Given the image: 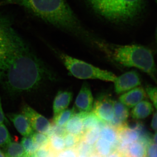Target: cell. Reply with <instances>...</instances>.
<instances>
[{
  "mask_svg": "<svg viewBox=\"0 0 157 157\" xmlns=\"http://www.w3.org/2000/svg\"><path fill=\"white\" fill-rule=\"evenodd\" d=\"M52 78L10 20L0 14V84L15 95L35 90Z\"/></svg>",
  "mask_w": 157,
  "mask_h": 157,
  "instance_id": "1",
  "label": "cell"
},
{
  "mask_svg": "<svg viewBox=\"0 0 157 157\" xmlns=\"http://www.w3.org/2000/svg\"><path fill=\"white\" fill-rule=\"evenodd\" d=\"M16 5L44 21L77 36L89 37L66 0H4L0 6Z\"/></svg>",
  "mask_w": 157,
  "mask_h": 157,
  "instance_id": "2",
  "label": "cell"
},
{
  "mask_svg": "<svg viewBox=\"0 0 157 157\" xmlns=\"http://www.w3.org/2000/svg\"><path fill=\"white\" fill-rule=\"evenodd\" d=\"M94 43L113 63L123 67L137 68L156 82L154 58L149 48L138 45H113L98 40Z\"/></svg>",
  "mask_w": 157,
  "mask_h": 157,
  "instance_id": "3",
  "label": "cell"
},
{
  "mask_svg": "<svg viewBox=\"0 0 157 157\" xmlns=\"http://www.w3.org/2000/svg\"><path fill=\"white\" fill-rule=\"evenodd\" d=\"M86 1L91 9L99 17L119 25L136 24L146 11V0Z\"/></svg>",
  "mask_w": 157,
  "mask_h": 157,
  "instance_id": "4",
  "label": "cell"
},
{
  "mask_svg": "<svg viewBox=\"0 0 157 157\" xmlns=\"http://www.w3.org/2000/svg\"><path fill=\"white\" fill-rule=\"evenodd\" d=\"M59 55L70 74L80 79H98L113 82L117 76L107 70H101L93 65L63 53Z\"/></svg>",
  "mask_w": 157,
  "mask_h": 157,
  "instance_id": "5",
  "label": "cell"
},
{
  "mask_svg": "<svg viewBox=\"0 0 157 157\" xmlns=\"http://www.w3.org/2000/svg\"><path fill=\"white\" fill-rule=\"evenodd\" d=\"M114 102L108 94H101L94 102L92 111L103 123L110 124L113 120Z\"/></svg>",
  "mask_w": 157,
  "mask_h": 157,
  "instance_id": "6",
  "label": "cell"
},
{
  "mask_svg": "<svg viewBox=\"0 0 157 157\" xmlns=\"http://www.w3.org/2000/svg\"><path fill=\"white\" fill-rule=\"evenodd\" d=\"M22 114L28 119L34 131L48 135L52 123L46 118L28 105H25L23 107Z\"/></svg>",
  "mask_w": 157,
  "mask_h": 157,
  "instance_id": "7",
  "label": "cell"
},
{
  "mask_svg": "<svg viewBox=\"0 0 157 157\" xmlns=\"http://www.w3.org/2000/svg\"><path fill=\"white\" fill-rule=\"evenodd\" d=\"M115 91L121 94L133 89L141 84L140 75L137 71L132 70L117 77L114 81Z\"/></svg>",
  "mask_w": 157,
  "mask_h": 157,
  "instance_id": "8",
  "label": "cell"
},
{
  "mask_svg": "<svg viewBox=\"0 0 157 157\" xmlns=\"http://www.w3.org/2000/svg\"><path fill=\"white\" fill-rule=\"evenodd\" d=\"M94 105V98L90 86L87 83L82 85L75 101L76 113L90 112L92 111Z\"/></svg>",
  "mask_w": 157,
  "mask_h": 157,
  "instance_id": "9",
  "label": "cell"
},
{
  "mask_svg": "<svg viewBox=\"0 0 157 157\" xmlns=\"http://www.w3.org/2000/svg\"><path fill=\"white\" fill-rule=\"evenodd\" d=\"M118 141H119V151L122 153L126 151L128 147L131 144L137 141L140 137V133L137 126L130 128L128 124L118 130Z\"/></svg>",
  "mask_w": 157,
  "mask_h": 157,
  "instance_id": "10",
  "label": "cell"
},
{
  "mask_svg": "<svg viewBox=\"0 0 157 157\" xmlns=\"http://www.w3.org/2000/svg\"><path fill=\"white\" fill-rule=\"evenodd\" d=\"M146 98V93L142 87L135 88L122 95L119 101L128 108H132Z\"/></svg>",
  "mask_w": 157,
  "mask_h": 157,
  "instance_id": "11",
  "label": "cell"
},
{
  "mask_svg": "<svg viewBox=\"0 0 157 157\" xmlns=\"http://www.w3.org/2000/svg\"><path fill=\"white\" fill-rule=\"evenodd\" d=\"M8 117L21 135L24 137H28L32 136L33 134V129L28 119L23 114L11 113L9 114Z\"/></svg>",
  "mask_w": 157,
  "mask_h": 157,
  "instance_id": "12",
  "label": "cell"
},
{
  "mask_svg": "<svg viewBox=\"0 0 157 157\" xmlns=\"http://www.w3.org/2000/svg\"><path fill=\"white\" fill-rule=\"evenodd\" d=\"M114 118L109 124L117 130L126 125L127 121L129 117L128 108L120 101L114 102Z\"/></svg>",
  "mask_w": 157,
  "mask_h": 157,
  "instance_id": "13",
  "label": "cell"
},
{
  "mask_svg": "<svg viewBox=\"0 0 157 157\" xmlns=\"http://www.w3.org/2000/svg\"><path fill=\"white\" fill-rule=\"evenodd\" d=\"M73 99V94L67 91H59L57 94L53 104L54 116L67 109Z\"/></svg>",
  "mask_w": 157,
  "mask_h": 157,
  "instance_id": "14",
  "label": "cell"
},
{
  "mask_svg": "<svg viewBox=\"0 0 157 157\" xmlns=\"http://www.w3.org/2000/svg\"><path fill=\"white\" fill-rule=\"evenodd\" d=\"M154 111L151 103L142 101L134 107L131 112L132 117L135 120H141L148 117Z\"/></svg>",
  "mask_w": 157,
  "mask_h": 157,
  "instance_id": "15",
  "label": "cell"
},
{
  "mask_svg": "<svg viewBox=\"0 0 157 157\" xmlns=\"http://www.w3.org/2000/svg\"><path fill=\"white\" fill-rule=\"evenodd\" d=\"M65 128L67 133L81 137L84 132L82 120L76 113L66 124Z\"/></svg>",
  "mask_w": 157,
  "mask_h": 157,
  "instance_id": "16",
  "label": "cell"
},
{
  "mask_svg": "<svg viewBox=\"0 0 157 157\" xmlns=\"http://www.w3.org/2000/svg\"><path fill=\"white\" fill-rule=\"evenodd\" d=\"M100 137L112 145H114L118 141V132L111 125L103 123L101 126Z\"/></svg>",
  "mask_w": 157,
  "mask_h": 157,
  "instance_id": "17",
  "label": "cell"
},
{
  "mask_svg": "<svg viewBox=\"0 0 157 157\" xmlns=\"http://www.w3.org/2000/svg\"><path fill=\"white\" fill-rule=\"evenodd\" d=\"M5 153L6 157H24L26 156L21 144L11 141L5 147Z\"/></svg>",
  "mask_w": 157,
  "mask_h": 157,
  "instance_id": "18",
  "label": "cell"
},
{
  "mask_svg": "<svg viewBox=\"0 0 157 157\" xmlns=\"http://www.w3.org/2000/svg\"><path fill=\"white\" fill-rule=\"evenodd\" d=\"M146 149L143 142L136 141L131 144L127 147L126 156L128 157H145Z\"/></svg>",
  "mask_w": 157,
  "mask_h": 157,
  "instance_id": "19",
  "label": "cell"
},
{
  "mask_svg": "<svg viewBox=\"0 0 157 157\" xmlns=\"http://www.w3.org/2000/svg\"><path fill=\"white\" fill-rule=\"evenodd\" d=\"M76 113L74 107L72 109H65L57 115L54 116L53 123L59 126L65 127L68 121Z\"/></svg>",
  "mask_w": 157,
  "mask_h": 157,
  "instance_id": "20",
  "label": "cell"
},
{
  "mask_svg": "<svg viewBox=\"0 0 157 157\" xmlns=\"http://www.w3.org/2000/svg\"><path fill=\"white\" fill-rule=\"evenodd\" d=\"M112 144L101 137H99L94 144L95 152L101 157H106L111 153Z\"/></svg>",
  "mask_w": 157,
  "mask_h": 157,
  "instance_id": "21",
  "label": "cell"
},
{
  "mask_svg": "<svg viewBox=\"0 0 157 157\" xmlns=\"http://www.w3.org/2000/svg\"><path fill=\"white\" fill-rule=\"evenodd\" d=\"M101 125L85 131L82 136L81 140L92 146L94 145L100 137Z\"/></svg>",
  "mask_w": 157,
  "mask_h": 157,
  "instance_id": "22",
  "label": "cell"
},
{
  "mask_svg": "<svg viewBox=\"0 0 157 157\" xmlns=\"http://www.w3.org/2000/svg\"><path fill=\"white\" fill-rule=\"evenodd\" d=\"M49 147L56 155H58L65 149L63 137L52 135L49 137Z\"/></svg>",
  "mask_w": 157,
  "mask_h": 157,
  "instance_id": "23",
  "label": "cell"
},
{
  "mask_svg": "<svg viewBox=\"0 0 157 157\" xmlns=\"http://www.w3.org/2000/svg\"><path fill=\"white\" fill-rule=\"evenodd\" d=\"M22 145L26 155L27 157L34 154L39 149L36 144L34 142L32 136H28L23 137L21 141Z\"/></svg>",
  "mask_w": 157,
  "mask_h": 157,
  "instance_id": "24",
  "label": "cell"
},
{
  "mask_svg": "<svg viewBox=\"0 0 157 157\" xmlns=\"http://www.w3.org/2000/svg\"><path fill=\"white\" fill-rule=\"evenodd\" d=\"M65 149L76 148L81 140V137L67 133L64 136Z\"/></svg>",
  "mask_w": 157,
  "mask_h": 157,
  "instance_id": "25",
  "label": "cell"
},
{
  "mask_svg": "<svg viewBox=\"0 0 157 157\" xmlns=\"http://www.w3.org/2000/svg\"><path fill=\"white\" fill-rule=\"evenodd\" d=\"M32 138L39 148L45 147L49 144V137L46 134L36 132L32 135Z\"/></svg>",
  "mask_w": 157,
  "mask_h": 157,
  "instance_id": "26",
  "label": "cell"
},
{
  "mask_svg": "<svg viewBox=\"0 0 157 157\" xmlns=\"http://www.w3.org/2000/svg\"><path fill=\"white\" fill-rule=\"evenodd\" d=\"M11 141L9 131L4 123L0 124V147H5Z\"/></svg>",
  "mask_w": 157,
  "mask_h": 157,
  "instance_id": "27",
  "label": "cell"
},
{
  "mask_svg": "<svg viewBox=\"0 0 157 157\" xmlns=\"http://www.w3.org/2000/svg\"><path fill=\"white\" fill-rule=\"evenodd\" d=\"M34 154L37 157H57L58 156L51 149L48 145L39 148Z\"/></svg>",
  "mask_w": 157,
  "mask_h": 157,
  "instance_id": "28",
  "label": "cell"
},
{
  "mask_svg": "<svg viewBox=\"0 0 157 157\" xmlns=\"http://www.w3.org/2000/svg\"><path fill=\"white\" fill-rule=\"evenodd\" d=\"M145 91L149 98L151 99L155 108H157V88L151 86H147Z\"/></svg>",
  "mask_w": 157,
  "mask_h": 157,
  "instance_id": "29",
  "label": "cell"
},
{
  "mask_svg": "<svg viewBox=\"0 0 157 157\" xmlns=\"http://www.w3.org/2000/svg\"><path fill=\"white\" fill-rule=\"evenodd\" d=\"M78 152L76 148L65 149L57 157H77Z\"/></svg>",
  "mask_w": 157,
  "mask_h": 157,
  "instance_id": "30",
  "label": "cell"
},
{
  "mask_svg": "<svg viewBox=\"0 0 157 157\" xmlns=\"http://www.w3.org/2000/svg\"><path fill=\"white\" fill-rule=\"evenodd\" d=\"M147 153L149 157H157L156 143H152L151 144Z\"/></svg>",
  "mask_w": 157,
  "mask_h": 157,
  "instance_id": "31",
  "label": "cell"
},
{
  "mask_svg": "<svg viewBox=\"0 0 157 157\" xmlns=\"http://www.w3.org/2000/svg\"><path fill=\"white\" fill-rule=\"evenodd\" d=\"M157 112H155L154 114L151 122V127L155 131L157 130Z\"/></svg>",
  "mask_w": 157,
  "mask_h": 157,
  "instance_id": "32",
  "label": "cell"
},
{
  "mask_svg": "<svg viewBox=\"0 0 157 157\" xmlns=\"http://www.w3.org/2000/svg\"><path fill=\"white\" fill-rule=\"evenodd\" d=\"M6 119L5 116L4 115V113H3L2 103H1V98H0V124L3 123Z\"/></svg>",
  "mask_w": 157,
  "mask_h": 157,
  "instance_id": "33",
  "label": "cell"
},
{
  "mask_svg": "<svg viewBox=\"0 0 157 157\" xmlns=\"http://www.w3.org/2000/svg\"><path fill=\"white\" fill-rule=\"evenodd\" d=\"M122 157V153L118 151H116L113 152L112 153L109 154L108 156L106 157Z\"/></svg>",
  "mask_w": 157,
  "mask_h": 157,
  "instance_id": "34",
  "label": "cell"
},
{
  "mask_svg": "<svg viewBox=\"0 0 157 157\" xmlns=\"http://www.w3.org/2000/svg\"><path fill=\"white\" fill-rule=\"evenodd\" d=\"M88 157H101L99 156V155L97 154L96 153H92Z\"/></svg>",
  "mask_w": 157,
  "mask_h": 157,
  "instance_id": "35",
  "label": "cell"
},
{
  "mask_svg": "<svg viewBox=\"0 0 157 157\" xmlns=\"http://www.w3.org/2000/svg\"><path fill=\"white\" fill-rule=\"evenodd\" d=\"M0 157H6L4 152L0 149Z\"/></svg>",
  "mask_w": 157,
  "mask_h": 157,
  "instance_id": "36",
  "label": "cell"
},
{
  "mask_svg": "<svg viewBox=\"0 0 157 157\" xmlns=\"http://www.w3.org/2000/svg\"><path fill=\"white\" fill-rule=\"evenodd\" d=\"M77 157H88V156L86 155H85L79 154H78V156H77Z\"/></svg>",
  "mask_w": 157,
  "mask_h": 157,
  "instance_id": "37",
  "label": "cell"
},
{
  "mask_svg": "<svg viewBox=\"0 0 157 157\" xmlns=\"http://www.w3.org/2000/svg\"><path fill=\"white\" fill-rule=\"evenodd\" d=\"M127 157L126 156H124V157Z\"/></svg>",
  "mask_w": 157,
  "mask_h": 157,
  "instance_id": "38",
  "label": "cell"
},
{
  "mask_svg": "<svg viewBox=\"0 0 157 157\" xmlns=\"http://www.w3.org/2000/svg\"><path fill=\"white\" fill-rule=\"evenodd\" d=\"M27 157V156H25V157Z\"/></svg>",
  "mask_w": 157,
  "mask_h": 157,
  "instance_id": "39",
  "label": "cell"
}]
</instances>
